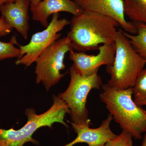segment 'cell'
<instances>
[{
    "instance_id": "1",
    "label": "cell",
    "mask_w": 146,
    "mask_h": 146,
    "mask_svg": "<svg viewBox=\"0 0 146 146\" xmlns=\"http://www.w3.org/2000/svg\"><path fill=\"white\" fill-rule=\"evenodd\" d=\"M70 25L67 36L78 52L98 50L100 44L115 42L119 26L111 17L85 10L73 16Z\"/></svg>"
},
{
    "instance_id": "2",
    "label": "cell",
    "mask_w": 146,
    "mask_h": 146,
    "mask_svg": "<svg viewBox=\"0 0 146 146\" xmlns=\"http://www.w3.org/2000/svg\"><path fill=\"white\" fill-rule=\"evenodd\" d=\"M101 101L120 127L135 140L146 132V110L134 102L132 88L117 90L107 83L101 86Z\"/></svg>"
},
{
    "instance_id": "3",
    "label": "cell",
    "mask_w": 146,
    "mask_h": 146,
    "mask_svg": "<svg viewBox=\"0 0 146 146\" xmlns=\"http://www.w3.org/2000/svg\"><path fill=\"white\" fill-rule=\"evenodd\" d=\"M53 100L52 106L42 114L38 115L34 108H27L25 110L27 122L20 129L11 127L5 129L0 126V146H24L27 143L38 145L39 142L33 138V135L40 127L52 128L55 123H59L69 128L64 121L66 114H70L68 106L58 96L54 95Z\"/></svg>"
},
{
    "instance_id": "4",
    "label": "cell",
    "mask_w": 146,
    "mask_h": 146,
    "mask_svg": "<svg viewBox=\"0 0 146 146\" xmlns=\"http://www.w3.org/2000/svg\"><path fill=\"white\" fill-rule=\"evenodd\" d=\"M115 42V59L112 65L106 67V72L110 76L107 83L117 90L132 88L145 62L133 48L121 29L118 30Z\"/></svg>"
},
{
    "instance_id": "5",
    "label": "cell",
    "mask_w": 146,
    "mask_h": 146,
    "mask_svg": "<svg viewBox=\"0 0 146 146\" xmlns=\"http://www.w3.org/2000/svg\"><path fill=\"white\" fill-rule=\"evenodd\" d=\"M98 72L89 76H81L73 65L70 68V81L66 91L58 94L70 110L72 122L78 124L91 123L86 106L87 97L92 89L100 90L102 80Z\"/></svg>"
},
{
    "instance_id": "6",
    "label": "cell",
    "mask_w": 146,
    "mask_h": 146,
    "mask_svg": "<svg viewBox=\"0 0 146 146\" xmlns=\"http://www.w3.org/2000/svg\"><path fill=\"white\" fill-rule=\"evenodd\" d=\"M72 50V42L67 36L58 39L48 47L35 62L36 83L43 84L47 91L57 84L66 74L60 73L65 68V55Z\"/></svg>"
},
{
    "instance_id": "7",
    "label": "cell",
    "mask_w": 146,
    "mask_h": 146,
    "mask_svg": "<svg viewBox=\"0 0 146 146\" xmlns=\"http://www.w3.org/2000/svg\"><path fill=\"white\" fill-rule=\"evenodd\" d=\"M59 18V13L54 14L48 26L42 31L33 34L29 44L24 46L17 45L21 50V54L15 62L16 65L29 67L48 47L60 39L62 33L59 32L70 25V21Z\"/></svg>"
},
{
    "instance_id": "8",
    "label": "cell",
    "mask_w": 146,
    "mask_h": 146,
    "mask_svg": "<svg viewBox=\"0 0 146 146\" xmlns=\"http://www.w3.org/2000/svg\"><path fill=\"white\" fill-rule=\"evenodd\" d=\"M98 54L88 55L85 52H69V58L73 62L76 70L81 76H89L98 72L100 66L112 65L116 52L115 42L105 44L99 47Z\"/></svg>"
},
{
    "instance_id": "9",
    "label": "cell",
    "mask_w": 146,
    "mask_h": 146,
    "mask_svg": "<svg viewBox=\"0 0 146 146\" xmlns=\"http://www.w3.org/2000/svg\"><path fill=\"white\" fill-rule=\"evenodd\" d=\"M83 10L111 17L119 23L123 31L135 35L134 23L126 20L123 0H73Z\"/></svg>"
},
{
    "instance_id": "10",
    "label": "cell",
    "mask_w": 146,
    "mask_h": 146,
    "mask_svg": "<svg viewBox=\"0 0 146 146\" xmlns=\"http://www.w3.org/2000/svg\"><path fill=\"white\" fill-rule=\"evenodd\" d=\"M112 120V115L108 114L101 125L96 128H90L91 123L78 124L69 122L77 136L74 140L63 146H73L81 143L87 144V146H104L108 142L117 136L110 128V124Z\"/></svg>"
},
{
    "instance_id": "11",
    "label": "cell",
    "mask_w": 146,
    "mask_h": 146,
    "mask_svg": "<svg viewBox=\"0 0 146 146\" xmlns=\"http://www.w3.org/2000/svg\"><path fill=\"white\" fill-rule=\"evenodd\" d=\"M30 0H15L6 3L0 7L1 16L13 29L27 40L30 26L29 10Z\"/></svg>"
},
{
    "instance_id": "12",
    "label": "cell",
    "mask_w": 146,
    "mask_h": 146,
    "mask_svg": "<svg viewBox=\"0 0 146 146\" xmlns=\"http://www.w3.org/2000/svg\"><path fill=\"white\" fill-rule=\"evenodd\" d=\"M30 10L33 20L46 28L49 24L48 18L51 15L66 12L76 16L83 10L73 0H42L36 6L30 7Z\"/></svg>"
},
{
    "instance_id": "13",
    "label": "cell",
    "mask_w": 146,
    "mask_h": 146,
    "mask_svg": "<svg viewBox=\"0 0 146 146\" xmlns=\"http://www.w3.org/2000/svg\"><path fill=\"white\" fill-rule=\"evenodd\" d=\"M124 13L131 22L146 25V0H123Z\"/></svg>"
},
{
    "instance_id": "14",
    "label": "cell",
    "mask_w": 146,
    "mask_h": 146,
    "mask_svg": "<svg viewBox=\"0 0 146 146\" xmlns=\"http://www.w3.org/2000/svg\"><path fill=\"white\" fill-rule=\"evenodd\" d=\"M134 23L137 31L136 34H130L123 30L122 32L136 52L145 60L146 65V25L140 23Z\"/></svg>"
},
{
    "instance_id": "15",
    "label": "cell",
    "mask_w": 146,
    "mask_h": 146,
    "mask_svg": "<svg viewBox=\"0 0 146 146\" xmlns=\"http://www.w3.org/2000/svg\"><path fill=\"white\" fill-rule=\"evenodd\" d=\"M133 100L138 106H146V69H143L132 87Z\"/></svg>"
},
{
    "instance_id": "16",
    "label": "cell",
    "mask_w": 146,
    "mask_h": 146,
    "mask_svg": "<svg viewBox=\"0 0 146 146\" xmlns=\"http://www.w3.org/2000/svg\"><path fill=\"white\" fill-rule=\"evenodd\" d=\"M18 44L16 36H12L8 42L0 41V61L14 58H18L21 54V50L15 46Z\"/></svg>"
},
{
    "instance_id": "17",
    "label": "cell",
    "mask_w": 146,
    "mask_h": 146,
    "mask_svg": "<svg viewBox=\"0 0 146 146\" xmlns=\"http://www.w3.org/2000/svg\"><path fill=\"white\" fill-rule=\"evenodd\" d=\"M133 137L124 130L103 146H133Z\"/></svg>"
},
{
    "instance_id": "18",
    "label": "cell",
    "mask_w": 146,
    "mask_h": 146,
    "mask_svg": "<svg viewBox=\"0 0 146 146\" xmlns=\"http://www.w3.org/2000/svg\"><path fill=\"white\" fill-rule=\"evenodd\" d=\"M13 29L7 23L4 18H0V36H6L12 31Z\"/></svg>"
},
{
    "instance_id": "19",
    "label": "cell",
    "mask_w": 146,
    "mask_h": 146,
    "mask_svg": "<svg viewBox=\"0 0 146 146\" xmlns=\"http://www.w3.org/2000/svg\"><path fill=\"white\" fill-rule=\"evenodd\" d=\"M42 0H30V7H35Z\"/></svg>"
},
{
    "instance_id": "20",
    "label": "cell",
    "mask_w": 146,
    "mask_h": 146,
    "mask_svg": "<svg viewBox=\"0 0 146 146\" xmlns=\"http://www.w3.org/2000/svg\"><path fill=\"white\" fill-rule=\"evenodd\" d=\"M15 0H0V7L6 3L14 1Z\"/></svg>"
},
{
    "instance_id": "21",
    "label": "cell",
    "mask_w": 146,
    "mask_h": 146,
    "mask_svg": "<svg viewBox=\"0 0 146 146\" xmlns=\"http://www.w3.org/2000/svg\"><path fill=\"white\" fill-rule=\"evenodd\" d=\"M143 138V141L140 146H146V132Z\"/></svg>"
}]
</instances>
